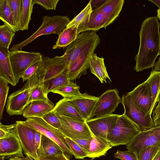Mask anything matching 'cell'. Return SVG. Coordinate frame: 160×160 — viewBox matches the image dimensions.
<instances>
[{
	"mask_svg": "<svg viewBox=\"0 0 160 160\" xmlns=\"http://www.w3.org/2000/svg\"><path fill=\"white\" fill-rule=\"evenodd\" d=\"M100 42V39L95 32L87 31L79 34L76 40L67 47L63 56L69 64L70 81L78 78L89 68L91 58Z\"/></svg>",
	"mask_w": 160,
	"mask_h": 160,
	"instance_id": "obj_1",
	"label": "cell"
},
{
	"mask_svg": "<svg viewBox=\"0 0 160 160\" xmlns=\"http://www.w3.org/2000/svg\"><path fill=\"white\" fill-rule=\"evenodd\" d=\"M160 23L157 17H148L142 22L140 32V45L135 57L134 68L137 72L153 68L160 55Z\"/></svg>",
	"mask_w": 160,
	"mask_h": 160,
	"instance_id": "obj_2",
	"label": "cell"
},
{
	"mask_svg": "<svg viewBox=\"0 0 160 160\" xmlns=\"http://www.w3.org/2000/svg\"><path fill=\"white\" fill-rule=\"evenodd\" d=\"M124 2L123 0H107L100 7L92 9L88 18L78 26V35L83 32L106 28L119 16Z\"/></svg>",
	"mask_w": 160,
	"mask_h": 160,
	"instance_id": "obj_3",
	"label": "cell"
},
{
	"mask_svg": "<svg viewBox=\"0 0 160 160\" xmlns=\"http://www.w3.org/2000/svg\"><path fill=\"white\" fill-rule=\"evenodd\" d=\"M42 19L43 22L39 28L26 40L12 46L10 51L21 50L23 47L42 35L53 33L59 35L71 21L67 16L60 15H47L43 16Z\"/></svg>",
	"mask_w": 160,
	"mask_h": 160,
	"instance_id": "obj_4",
	"label": "cell"
},
{
	"mask_svg": "<svg viewBox=\"0 0 160 160\" xmlns=\"http://www.w3.org/2000/svg\"><path fill=\"white\" fill-rule=\"evenodd\" d=\"M39 82L38 76L35 73L22 88L9 96L6 106L7 112L9 115L22 114L24 109L29 103L31 94Z\"/></svg>",
	"mask_w": 160,
	"mask_h": 160,
	"instance_id": "obj_5",
	"label": "cell"
},
{
	"mask_svg": "<svg viewBox=\"0 0 160 160\" xmlns=\"http://www.w3.org/2000/svg\"><path fill=\"white\" fill-rule=\"evenodd\" d=\"M141 131L138 125L123 114L119 115L107 140L113 147L126 145Z\"/></svg>",
	"mask_w": 160,
	"mask_h": 160,
	"instance_id": "obj_6",
	"label": "cell"
},
{
	"mask_svg": "<svg viewBox=\"0 0 160 160\" xmlns=\"http://www.w3.org/2000/svg\"><path fill=\"white\" fill-rule=\"evenodd\" d=\"M25 121L29 126L58 144L67 158L69 159L72 158L73 155L66 141L65 136L58 129L50 125L41 118H29Z\"/></svg>",
	"mask_w": 160,
	"mask_h": 160,
	"instance_id": "obj_7",
	"label": "cell"
},
{
	"mask_svg": "<svg viewBox=\"0 0 160 160\" xmlns=\"http://www.w3.org/2000/svg\"><path fill=\"white\" fill-rule=\"evenodd\" d=\"M126 146L128 150L136 155L138 159L140 152L148 147L155 146L160 148V125L142 131Z\"/></svg>",
	"mask_w": 160,
	"mask_h": 160,
	"instance_id": "obj_8",
	"label": "cell"
},
{
	"mask_svg": "<svg viewBox=\"0 0 160 160\" xmlns=\"http://www.w3.org/2000/svg\"><path fill=\"white\" fill-rule=\"evenodd\" d=\"M69 65L63 55L52 58L42 57L35 73L38 76L39 82H44L61 73Z\"/></svg>",
	"mask_w": 160,
	"mask_h": 160,
	"instance_id": "obj_9",
	"label": "cell"
},
{
	"mask_svg": "<svg viewBox=\"0 0 160 160\" xmlns=\"http://www.w3.org/2000/svg\"><path fill=\"white\" fill-rule=\"evenodd\" d=\"M15 123V132L19 140L24 153L26 157L34 160H39L34 139L36 130L25 121H17Z\"/></svg>",
	"mask_w": 160,
	"mask_h": 160,
	"instance_id": "obj_10",
	"label": "cell"
},
{
	"mask_svg": "<svg viewBox=\"0 0 160 160\" xmlns=\"http://www.w3.org/2000/svg\"><path fill=\"white\" fill-rule=\"evenodd\" d=\"M121 103L124 109L123 114L138 125L142 131L147 130L155 126L151 115L146 113L137 107L129 95L127 94L123 95Z\"/></svg>",
	"mask_w": 160,
	"mask_h": 160,
	"instance_id": "obj_11",
	"label": "cell"
},
{
	"mask_svg": "<svg viewBox=\"0 0 160 160\" xmlns=\"http://www.w3.org/2000/svg\"><path fill=\"white\" fill-rule=\"evenodd\" d=\"M61 123L58 129L66 137L71 139H88L92 137L86 122L56 113Z\"/></svg>",
	"mask_w": 160,
	"mask_h": 160,
	"instance_id": "obj_12",
	"label": "cell"
},
{
	"mask_svg": "<svg viewBox=\"0 0 160 160\" xmlns=\"http://www.w3.org/2000/svg\"><path fill=\"white\" fill-rule=\"evenodd\" d=\"M39 52H26L22 50L9 52V57L13 73L18 83L25 70L33 62L42 57Z\"/></svg>",
	"mask_w": 160,
	"mask_h": 160,
	"instance_id": "obj_13",
	"label": "cell"
},
{
	"mask_svg": "<svg viewBox=\"0 0 160 160\" xmlns=\"http://www.w3.org/2000/svg\"><path fill=\"white\" fill-rule=\"evenodd\" d=\"M122 100L117 89L107 90L98 97L91 119L94 116L98 118L111 114Z\"/></svg>",
	"mask_w": 160,
	"mask_h": 160,
	"instance_id": "obj_14",
	"label": "cell"
},
{
	"mask_svg": "<svg viewBox=\"0 0 160 160\" xmlns=\"http://www.w3.org/2000/svg\"><path fill=\"white\" fill-rule=\"evenodd\" d=\"M119 115H110L90 119L86 122L92 135L107 140V136L112 130Z\"/></svg>",
	"mask_w": 160,
	"mask_h": 160,
	"instance_id": "obj_15",
	"label": "cell"
},
{
	"mask_svg": "<svg viewBox=\"0 0 160 160\" xmlns=\"http://www.w3.org/2000/svg\"><path fill=\"white\" fill-rule=\"evenodd\" d=\"M131 100L141 110L151 115L152 97L150 86L146 81L138 85L134 89L128 93Z\"/></svg>",
	"mask_w": 160,
	"mask_h": 160,
	"instance_id": "obj_16",
	"label": "cell"
},
{
	"mask_svg": "<svg viewBox=\"0 0 160 160\" xmlns=\"http://www.w3.org/2000/svg\"><path fill=\"white\" fill-rule=\"evenodd\" d=\"M64 98L74 106L83 119L87 121L91 119L98 97L85 93L74 98Z\"/></svg>",
	"mask_w": 160,
	"mask_h": 160,
	"instance_id": "obj_17",
	"label": "cell"
},
{
	"mask_svg": "<svg viewBox=\"0 0 160 160\" xmlns=\"http://www.w3.org/2000/svg\"><path fill=\"white\" fill-rule=\"evenodd\" d=\"M23 152L19 140L15 132L8 137L0 139V156L23 157Z\"/></svg>",
	"mask_w": 160,
	"mask_h": 160,
	"instance_id": "obj_18",
	"label": "cell"
},
{
	"mask_svg": "<svg viewBox=\"0 0 160 160\" xmlns=\"http://www.w3.org/2000/svg\"><path fill=\"white\" fill-rule=\"evenodd\" d=\"M53 103L50 100H35L31 102L23 110L22 114L26 118L32 117L42 118L52 111L54 107Z\"/></svg>",
	"mask_w": 160,
	"mask_h": 160,
	"instance_id": "obj_19",
	"label": "cell"
},
{
	"mask_svg": "<svg viewBox=\"0 0 160 160\" xmlns=\"http://www.w3.org/2000/svg\"><path fill=\"white\" fill-rule=\"evenodd\" d=\"M8 49L0 45V78L12 86L18 83L12 69Z\"/></svg>",
	"mask_w": 160,
	"mask_h": 160,
	"instance_id": "obj_20",
	"label": "cell"
},
{
	"mask_svg": "<svg viewBox=\"0 0 160 160\" xmlns=\"http://www.w3.org/2000/svg\"><path fill=\"white\" fill-rule=\"evenodd\" d=\"M92 135L87 157L94 159L105 155L113 146L108 140Z\"/></svg>",
	"mask_w": 160,
	"mask_h": 160,
	"instance_id": "obj_21",
	"label": "cell"
},
{
	"mask_svg": "<svg viewBox=\"0 0 160 160\" xmlns=\"http://www.w3.org/2000/svg\"><path fill=\"white\" fill-rule=\"evenodd\" d=\"M62 153H63L62 149L58 144L42 134L40 144L37 150V154L39 157Z\"/></svg>",
	"mask_w": 160,
	"mask_h": 160,
	"instance_id": "obj_22",
	"label": "cell"
},
{
	"mask_svg": "<svg viewBox=\"0 0 160 160\" xmlns=\"http://www.w3.org/2000/svg\"><path fill=\"white\" fill-rule=\"evenodd\" d=\"M91 72L96 76L101 83L107 82L106 79L111 80L108 73L103 57H98L96 54L91 56L89 64Z\"/></svg>",
	"mask_w": 160,
	"mask_h": 160,
	"instance_id": "obj_23",
	"label": "cell"
},
{
	"mask_svg": "<svg viewBox=\"0 0 160 160\" xmlns=\"http://www.w3.org/2000/svg\"><path fill=\"white\" fill-rule=\"evenodd\" d=\"M52 110L59 115L82 122H86L74 106L64 98L60 100L56 103Z\"/></svg>",
	"mask_w": 160,
	"mask_h": 160,
	"instance_id": "obj_24",
	"label": "cell"
},
{
	"mask_svg": "<svg viewBox=\"0 0 160 160\" xmlns=\"http://www.w3.org/2000/svg\"><path fill=\"white\" fill-rule=\"evenodd\" d=\"M78 27L73 26L68 28H65L58 35V38L52 49L65 48L69 46L77 39Z\"/></svg>",
	"mask_w": 160,
	"mask_h": 160,
	"instance_id": "obj_25",
	"label": "cell"
},
{
	"mask_svg": "<svg viewBox=\"0 0 160 160\" xmlns=\"http://www.w3.org/2000/svg\"><path fill=\"white\" fill-rule=\"evenodd\" d=\"M146 81L149 84L152 93V106L150 111L152 114L158 102L160 92V72L152 69L150 75Z\"/></svg>",
	"mask_w": 160,
	"mask_h": 160,
	"instance_id": "obj_26",
	"label": "cell"
},
{
	"mask_svg": "<svg viewBox=\"0 0 160 160\" xmlns=\"http://www.w3.org/2000/svg\"><path fill=\"white\" fill-rule=\"evenodd\" d=\"M70 81L68 67L58 75L43 82L46 93L48 95L49 92L68 84Z\"/></svg>",
	"mask_w": 160,
	"mask_h": 160,
	"instance_id": "obj_27",
	"label": "cell"
},
{
	"mask_svg": "<svg viewBox=\"0 0 160 160\" xmlns=\"http://www.w3.org/2000/svg\"><path fill=\"white\" fill-rule=\"evenodd\" d=\"M34 4L32 0H22L19 30L23 31L28 29Z\"/></svg>",
	"mask_w": 160,
	"mask_h": 160,
	"instance_id": "obj_28",
	"label": "cell"
},
{
	"mask_svg": "<svg viewBox=\"0 0 160 160\" xmlns=\"http://www.w3.org/2000/svg\"><path fill=\"white\" fill-rule=\"evenodd\" d=\"M0 19L15 32L19 31L12 14L8 0H0Z\"/></svg>",
	"mask_w": 160,
	"mask_h": 160,
	"instance_id": "obj_29",
	"label": "cell"
},
{
	"mask_svg": "<svg viewBox=\"0 0 160 160\" xmlns=\"http://www.w3.org/2000/svg\"><path fill=\"white\" fill-rule=\"evenodd\" d=\"M80 87L71 81L67 85L53 91L52 92L61 95L63 98H74L81 95Z\"/></svg>",
	"mask_w": 160,
	"mask_h": 160,
	"instance_id": "obj_30",
	"label": "cell"
},
{
	"mask_svg": "<svg viewBox=\"0 0 160 160\" xmlns=\"http://www.w3.org/2000/svg\"><path fill=\"white\" fill-rule=\"evenodd\" d=\"M15 32L5 24L0 26V45L8 49Z\"/></svg>",
	"mask_w": 160,
	"mask_h": 160,
	"instance_id": "obj_31",
	"label": "cell"
},
{
	"mask_svg": "<svg viewBox=\"0 0 160 160\" xmlns=\"http://www.w3.org/2000/svg\"><path fill=\"white\" fill-rule=\"evenodd\" d=\"M92 10L90 2H89L84 9L70 21L66 28H68L73 26H76L78 27L81 24L83 23L88 18Z\"/></svg>",
	"mask_w": 160,
	"mask_h": 160,
	"instance_id": "obj_32",
	"label": "cell"
},
{
	"mask_svg": "<svg viewBox=\"0 0 160 160\" xmlns=\"http://www.w3.org/2000/svg\"><path fill=\"white\" fill-rule=\"evenodd\" d=\"M35 100H42L49 101L48 95L46 93L45 89L43 82H39L30 96L29 102Z\"/></svg>",
	"mask_w": 160,
	"mask_h": 160,
	"instance_id": "obj_33",
	"label": "cell"
},
{
	"mask_svg": "<svg viewBox=\"0 0 160 160\" xmlns=\"http://www.w3.org/2000/svg\"><path fill=\"white\" fill-rule=\"evenodd\" d=\"M65 139L75 158L83 159L87 157V153L75 142L66 137Z\"/></svg>",
	"mask_w": 160,
	"mask_h": 160,
	"instance_id": "obj_34",
	"label": "cell"
},
{
	"mask_svg": "<svg viewBox=\"0 0 160 160\" xmlns=\"http://www.w3.org/2000/svg\"><path fill=\"white\" fill-rule=\"evenodd\" d=\"M16 25L19 31L22 8V0H8Z\"/></svg>",
	"mask_w": 160,
	"mask_h": 160,
	"instance_id": "obj_35",
	"label": "cell"
},
{
	"mask_svg": "<svg viewBox=\"0 0 160 160\" xmlns=\"http://www.w3.org/2000/svg\"><path fill=\"white\" fill-rule=\"evenodd\" d=\"M8 83L0 78V119L2 118L3 110L9 90Z\"/></svg>",
	"mask_w": 160,
	"mask_h": 160,
	"instance_id": "obj_36",
	"label": "cell"
},
{
	"mask_svg": "<svg viewBox=\"0 0 160 160\" xmlns=\"http://www.w3.org/2000/svg\"><path fill=\"white\" fill-rule=\"evenodd\" d=\"M160 150V148L155 146L148 147L142 150L140 153L138 160H152Z\"/></svg>",
	"mask_w": 160,
	"mask_h": 160,
	"instance_id": "obj_37",
	"label": "cell"
},
{
	"mask_svg": "<svg viewBox=\"0 0 160 160\" xmlns=\"http://www.w3.org/2000/svg\"><path fill=\"white\" fill-rule=\"evenodd\" d=\"M42 118L49 124L57 129L61 126L60 119L52 110L46 114Z\"/></svg>",
	"mask_w": 160,
	"mask_h": 160,
	"instance_id": "obj_38",
	"label": "cell"
},
{
	"mask_svg": "<svg viewBox=\"0 0 160 160\" xmlns=\"http://www.w3.org/2000/svg\"><path fill=\"white\" fill-rule=\"evenodd\" d=\"M42 58L35 61L24 72L21 78L23 82L27 81L35 73L39 66Z\"/></svg>",
	"mask_w": 160,
	"mask_h": 160,
	"instance_id": "obj_39",
	"label": "cell"
},
{
	"mask_svg": "<svg viewBox=\"0 0 160 160\" xmlns=\"http://www.w3.org/2000/svg\"><path fill=\"white\" fill-rule=\"evenodd\" d=\"M34 4L40 5L47 10L56 9L59 0H32Z\"/></svg>",
	"mask_w": 160,
	"mask_h": 160,
	"instance_id": "obj_40",
	"label": "cell"
},
{
	"mask_svg": "<svg viewBox=\"0 0 160 160\" xmlns=\"http://www.w3.org/2000/svg\"><path fill=\"white\" fill-rule=\"evenodd\" d=\"M114 156L122 160H138L136 155L128 150L125 151L118 150Z\"/></svg>",
	"mask_w": 160,
	"mask_h": 160,
	"instance_id": "obj_41",
	"label": "cell"
},
{
	"mask_svg": "<svg viewBox=\"0 0 160 160\" xmlns=\"http://www.w3.org/2000/svg\"><path fill=\"white\" fill-rule=\"evenodd\" d=\"M15 123L10 125H4L0 123V139L12 135L15 132Z\"/></svg>",
	"mask_w": 160,
	"mask_h": 160,
	"instance_id": "obj_42",
	"label": "cell"
},
{
	"mask_svg": "<svg viewBox=\"0 0 160 160\" xmlns=\"http://www.w3.org/2000/svg\"><path fill=\"white\" fill-rule=\"evenodd\" d=\"M92 137L88 139H72L78 143L88 154Z\"/></svg>",
	"mask_w": 160,
	"mask_h": 160,
	"instance_id": "obj_43",
	"label": "cell"
},
{
	"mask_svg": "<svg viewBox=\"0 0 160 160\" xmlns=\"http://www.w3.org/2000/svg\"><path fill=\"white\" fill-rule=\"evenodd\" d=\"M152 113V118L155 126L160 125V100Z\"/></svg>",
	"mask_w": 160,
	"mask_h": 160,
	"instance_id": "obj_44",
	"label": "cell"
},
{
	"mask_svg": "<svg viewBox=\"0 0 160 160\" xmlns=\"http://www.w3.org/2000/svg\"><path fill=\"white\" fill-rule=\"evenodd\" d=\"M39 160H70L62 153L56 155H52L45 157H39Z\"/></svg>",
	"mask_w": 160,
	"mask_h": 160,
	"instance_id": "obj_45",
	"label": "cell"
},
{
	"mask_svg": "<svg viewBox=\"0 0 160 160\" xmlns=\"http://www.w3.org/2000/svg\"><path fill=\"white\" fill-rule=\"evenodd\" d=\"M107 0H91L90 2L92 9L93 8H97L104 3Z\"/></svg>",
	"mask_w": 160,
	"mask_h": 160,
	"instance_id": "obj_46",
	"label": "cell"
},
{
	"mask_svg": "<svg viewBox=\"0 0 160 160\" xmlns=\"http://www.w3.org/2000/svg\"><path fill=\"white\" fill-rule=\"evenodd\" d=\"M42 133L39 132L36 130L35 133L34 139L36 148L37 149L38 148L41 140Z\"/></svg>",
	"mask_w": 160,
	"mask_h": 160,
	"instance_id": "obj_47",
	"label": "cell"
},
{
	"mask_svg": "<svg viewBox=\"0 0 160 160\" xmlns=\"http://www.w3.org/2000/svg\"><path fill=\"white\" fill-rule=\"evenodd\" d=\"M9 160H34L28 157H21L13 156L9 159Z\"/></svg>",
	"mask_w": 160,
	"mask_h": 160,
	"instance_id": "obj_48",
	"label": "cell"
},
{
	"mask_svg": "<svg viewBox=\"0 0 160 160\" xmlns=\"http://www.w3.org/2000/svg\"><path fill=\"white\" fill-rule=\"evenodd\" d=\"M154 66V70L160 72V57H159L158 61L155 63Z\"/></svg>",
	"mask_w": 160,
	"mask_h": 160,
	"instance_id": "obj_49",
	"label": "cell"
},
{
	"mask_svg": "<svg viewBox=\"0 0 160 160\" xmlns=\"http://www.w3.org/2000/svg\"><path fill=\"white\" fill-rule=\"evenodd\" d=\"M148 1L154 3L158 8H160V0H149Z\"/></svg>",
	"mask_w": 160,
	"mask_h": 160,
	"instance_id": "obj_50",
	"label": "cell"
},
{
	"mask_svg": "<svg viewBox=\"0 0 160 160\" xmlns=\"http://www.w3.org/2000/svg\"><path fill=\"white\" fill-rule=\"evenodd\" d=\"M152 160H160V150L157 153Z\"/></svg>",
	"mask_w": 160,
	"mask_h": 160,
	"instance_id": "obj_51",
	"label": "cell"
},
{
	"mask_svg": "<svg viewBox=\"0 0 160 160\" xmlns=\"http://www.w3.org/2000/svg\"><path fill=\"white\" fill-rule=\"evenodd\" d=\"M157 18L158 19H159L160 20V8H158L157 9Z\"/></svg>",
	"mask_w": 160,
	"mask_h": 160,
	"instance_id": "obj_52",
	"label": "cell"
},
{
	"mask_svg": "<svg viewBox=\"0 0 160 160\" xmlns=\"http://www.w3.org/2000/svg\"><path fill=\"white\" fill-rule=\"evenodd\" d=\"M5 158L4 157L0 156V160H4Z\"/></svg>",
	"mask_w": 160,
	"mask_h": 160,
	"instance_id": "obj_53",
	"label": "cell"
},
{
	"mask_svg": "<svg viewBox=\"0 0 160 160\" xmlns=\"http://www.w3.org/2000/svg\"><path fill=\"white\" fill-rule=\"evenodd\" d=\"M160 100V93L159 94V96H158V100L159 101V100Z\"/></svg>",
	"mask_w": 160,
	"mask_h": 160,
	"instance_id": "obj_54",
	"label": "cell"
},
{
	"mask_svg": "<svg viewBox=\"0 0 160 160\" xmlns=\"http://www.w3.org/2000/svg\"><path fill=\"white\" fill-rule=\"evenodd\" d=\"M92 160V159H91V160Z\"/></svg>",
	"mask_w": 160,
	"mask_h": 160,
	"instance_id": "obj_55",
	"label": "cell"
}]
</instances>
